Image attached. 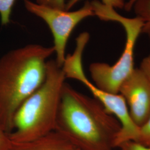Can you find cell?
<instances>
[{
    "mask_svg": "<svg viewBox=\"0 0 150 150\" xmlns=\"http://www.w3.org/2000/svg\"><path fill=\"white\" fill-rule=\"evenodd\" d=\"M23 1L27 11L42 19L50 28L54 38L55 61L62 67L66 56L67 43L71 33L82 20L95 16L91 2L86 1L80 9L69 11L41 5L30 0Z\"/></svg>",
    "mask_w": 150,
    "mask_h": 150,
    "instance_id": "5b68a950",
    "label": "cell"
},
{
    "mask_svg": "<svg viewBox=\"0 0 150 150\" xmlns=\"http://www.w3.org/2000/svg\"><path fill=\"white\" fill-rule=\"evenodd\" d=\"M53 46L30 44L0 59V129L9 134L18 108L43 83Z\"/></svg>",
    "mask_w": 150,
    "mask_h": 150,
    "instance_id": "7a4b0ae2",
    "label": "cell"
},
{
    "mask_svg": "<svg viewBox=\"0 0 150 150\" xmlns=\"http://www.w3.org/2000/svg\"><path fill=\"white\" fill-rule=\"evenodd\" d=\"M136 17L141 18L144 22L142 28L150 27V0H137L133 8Z\"/></svg>",
    "mask_w": 150,
    "mask_h": 150,
    "instance_id": "30bf717a",
    "label": "cell"
},
{
    "mask_svg": "<svg viewBox=\"0 0 150 150\" xmlns=\"http://www.w3.org/2000/svg\"><path fill=\"white\" fill-rule=\"evenodd\" d=\"M121 150H150V147H146L134 141L124 142L118 147Z\"/></svg>",
    "mask_w": 150,
    "mask_h": 150,
    "instance_id": "9a60e30c",
    "label": "cell"
},
{
    "mask_svg": "<svg viewBox=\"0 0 150 150\" xmlns=\"http://www.w3.org/2000/svg\"><path fill=\"white\" fill-rule=\"evenodd\" d=\"M93 97L101 103L105 109L118 121L121 129L115 141V147L127 141H135L139 127L134 123L123 96L119 93H112L102 91L87 80L83 83Z\"/></svg>",
    "mask_w": 150,
    "mask_h": 150,
    "instance_id": "8992f818",
    "label": "cell"
},
{
    "mask_svg": "<svg viewBox=\"0 0 150 150\" xmlns=\"http://www.w3.org/2000/svg\"><path fill=\"white\" fill-rule=\"evenodd\" d=\"M90 39L88 32H83L76 38V47L71 54L66 56L62 66L66 79H70L83 84L88 79L85 74L82 66V55Z\"/></svg>",
    "mask_w": 150,
    "mask_h": 150,
    "instance_id": "9c48e42d",
    "label": "cell"
},
{
    "mask_svg": "<svg viewBox=\"0 0 150 150\" xmlns=\"http://www.w3.org/2000/svg\"><path fill=\"white\" fill-rule=\"evenodd\" d=\"M16 0H0V16L2 25H6L10 22L12 7Z\"/></svg>",
    "mask_w": 150,
    "mask_h": 150,
    "instance_id": "8fae6325",
    "label": "cell"
},
{
    "mask_svg": "<svg viewBox=\"0 0 150 150\" xmlns=\"http://www.w3.org/2000/svg\"><path fill=\"white\" fill-rule=\"evenodd\" d=\"M10 150H80L64 136L54 130L30 141L13 143Z\"/></svg>",
    "mask_w": 150,
    "mask_h": 150,
    "instance_id": "ba28073f",
    "label": "cell"
},
{
    "mask_svg": "<svg viewBox=\"0 0 150 150\" xmlns=\"http://www.w3.org/2000/svg\"><path fill=\"white\" fill-rule=\"evenodd\" d=\"M12 146V141L8 134L0 129V150H10Z\"/></svg>",
    "mask_w": 150,
    "mask_h": 150,
    "instance_id": "2e32d148",
    "label": "cell"
},
{
    "mask_svg": "<svg viewBox=\"0 0 150 150\" xmlns=\"http://www.w3.org/2000/svg\"><path fill=\"white\" fill-rule=\"evenodd\" d=\"M142 33H146V34L147 35V36H148V38H149V41H150V28L143 29L142 31Z\"/></svg>",
    "mask_w": 150,
    "mask_h": 150,
    "instance_id": "d6986e66",
    "label": "cell"
},
{
    "mask_svg": "<svg viewBox=\"0 0 150 150\" xmlns=\"http://www.w3.org/2000/svg\"><path fill=\"white\" fill-rule=\"evenodd\" d=\"M137 0H129L127 2H126V5L125 6L124 9L127 11H131L132 8L133 6L134 5L135 2L137 1Z\"/></svg>",
    "mask_w": 150,
    "mask_h": 150,
    "instance_id": "ac0fdd59",
    "label": "cell"
},
{
    "mask_svg": "<svg viewBox=\"0 0 150 150\" xmlns=\"http://www.w3.org/2000/svg\"><path fill=\"white\" fill-rule=\"evenodd\" d=\"M66 77L56 61L48 60L43 83L22 103L8 134L13 143L36 139L55 129Z\"/></svg>",
    "mask_w": 150,
    "mask_h": 150,
    "instance_id": "3957f363",
    "label": "cell"
},
{
    "mask_svg": "<svg viewBox=\"0 0 150 150\" xmlns=\"http://www.w3.org/2000/svg\"><path fill=\"white\" fill-rule=\"evenodd\" d=\"M66 0H36V3L48 7L66 10Z\"/></svg>",
    "mask_w": 150,
    "mask_h": 150,
    "instance_id": "5bb4252c",
    "label": "cell"
},
{
    "mask_svg": "<svg viewBox=\"0 0 150 150\" xmlns=\"http://www.w3.org/2000/svg\"><path fill=\"white\" fill-rule=\"evenodd\" d=\"M118 93L125 98L134 123L141 126L150 116V83L139 67L123 81Z\"/></svg>",
    "mask_w": 150,
    "mask_h": 150,
    "instance_id": "52a82bcc",
    "label": "cell"
},
{
    "mask_svg": "<svg viewBox=\"0 0 150 150\" xmlns=\"http://www.w3.org/2000/svg\"><path fill=\"white\" fill-rule=\"evenodd\" d=\"M139 68L144 72L150 83V54L142 60Z\"/></svg>",
    "mask_w": 150,
    "mask_h": 150,
    "instance_id": "e0dca14e",
    "label": "cell"
},
{
    "mask_svg": "<svg viewBox=\"0 0 150 150\" xmlns=\"http://www.w3.org/2000/svg\"><path fill=\"white\" fill-rule=\"evenodd\" d=\"M81 0H69L66 5V10L69 11L72 7ZM103 5L112 7L114 9H124L126 5L125 0H101Z\"/></svg>",
    "mask_w": 150,
    "mask_h": 150,
    "instance_id": "4fadbf2b",
    "label": "cell"
},
{
    "mask_svg": "<svg viewBox=\"0 0 150 150\" xmlns=\"http://www.w3.org/2000/svg\"><path fill=\"white\" fill-rule=\"evenodd\" d=\"M134 142L150 147V116L145 123L139 127L138 136Z\"/></svg>",
    "mask_w": 150,
    "mask_h": 150,
    "instance_id": "7c38bea8",
    "label": "cell"
},
{
    "mask_svg": "<svg viewBox=\"0 0 150 150\" xmlns=\"http://www.w3.org/2000/svg\"><path fill=\"white\" fill-rule=\"evenodd\" d=\"M95 15L106 21L117 22L126 33V42L123 52L112 65L104 62H94L89 70L93 84L102 91L117 93L119 88L134 69V51L136 43L142 33L145 22L139 17L127 18L120 15L112 7L101 2L94 5Z\"/></svg>",
    "mask_w": 150,
    "mask_h": 150,
    "instance_id": "277c9868",
    "label": "cell"
},
{
    "mask_svg": "<svg viewBox=\"0 0 150 150\" xmlns=\"http://www.w3.org/2000/svg\"><path fill=\"white\" fill-rule=\"evenodd\" d=\"M120 129L118 120L95 98L65 83L54 130L80 150H113Z\"/></svg>",
    "mask_w": 150,
    "mask_h": 150,
    "instance_id": "6da1fadb",
    "label": "cell"
}]
</instances>
